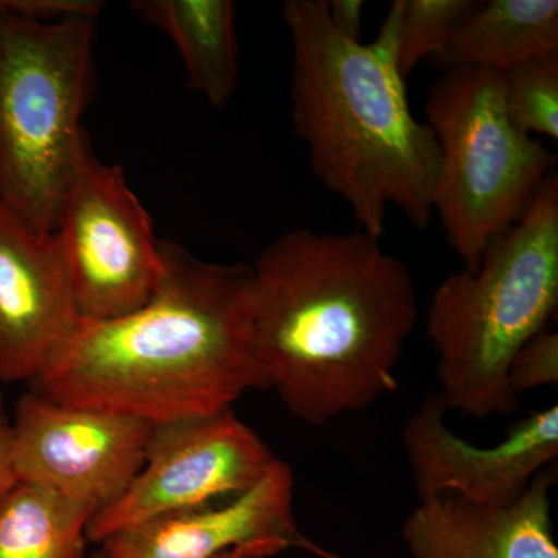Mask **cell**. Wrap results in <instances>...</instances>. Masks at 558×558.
<instances>
[{
	"instance_id": "obj_6",
	"label": "cell",
	"mask_w": 558,
	"mask_h": 558,
	"mask_svg": "<svg viewBox=\"0 0 558 558\" xmlns=\"http://www.w3.org/2000/svg\"><path fill=\"white\" fill-rule=\"evenodd\" d=\"M424 112L439 150L433 209L464 269H475L488 242L526 215L557 159L510 119L497 70H444Z\"/></svg>"
},
{
	"instance_id": "obj_23",
	"label": "cell",
	"mask_w": 558,
	"mask_h": 558,
	"mask_svg": "<svg viewBox=\"0 0 558 558\" xmlns=\"http://www.w3.org/2000/svg\"><path fill=\"white\" fill-rule=\"evenodd\" d=\"M301 550L314 554V556H317L318 558H347L340 556V554L332 553V550L322 548V546H318L317 543L312 542L310 538L306 539V543H304L303 549Z\"/></svg>"
},
{
	"instance_id": "obj_10",
	"label": "cell",
	"mask_w": 558,
	"mask_h": 558,
	"mask_svg": "<svg viewBox=\"0 0 558 558\" xmlns=\"http://www.w3.org/2000/svg\"><path fill=\"white\" fill-rule=\"evenodd\" d=\"M446 413L442 398L428 395L403 429L421 501L457 495L483 505H510L558 457L557 405L532 413L490 447L459 438Z\"/></svg>"
},
{
	"instance_id": "obj_4",
	"label": "cell",
	"mask_w": 558,
	"mask_h": 558,
	"mask_svg": "<svg viewBox=\"0 0 558 558\" xmlns=\"http://www.w3.org/2000/svg\"><path fill=\"white\" fill-rule=\"evenodd\" d=\"M558 307V174L550 172L526 215L488 242L475 269L440 282L427 312L447 410L510 414V363L546 329Z\"/></svg>"
},
{
	"instance_id": "obj_7",
	"label": "cell",
	"mask_w": 558,
	"mask_h": 558,
	"mask_svg": "<svg viewBox=\"0 0 558 558\" xmlns=\"http://www.w3.org/2000/svg\"><path fill=\"white\" fill-rule=\"evenodd\" d=\"M81 319L106 322L148 303L163 274L153 219L119 165L81 154L57 229Z\"/></svg>"
},
{
	"instance_id": "obj_12",
	"label": "cell",
	"mask_w": 558,
	"mask_h": 558,
	"mask_svg": "<svg viewBox=\"0 0 558 558\" xmlns=\"http://www.w3.org/2000/svg\"><path fill=\"white\" fill-rule=\"evenodd\" d=\"M81 323L57 233L0 202V380L32 384Z\"/></svg>"
},
{
	"instance_id": "obj_17",
	"label": "cell",
	"mask_w": 558,
	"mask_h": 558,
	"mask_svg": "<svg viewBox=\"0 0 558 558\" xmlns=\"http://www.w3.org/2000/svg\"><path fill=\"white\" fill-rule=\"evenodd\" d=\"M510 119L526 135L558 140V54L531 58L502 72Z\"/></svg>"
},
{
	"instance_id": "obj_18",
	"label": "cell",
	"mask_w": 558,
	"mask_h": 558,
	"mask_svg": "<svg viewBox=\"0 0 558 558\" xmlns=\"http://www.w3.org/2000/svg\"><path fill=\"white\" fill-rule=\"evenodd\" d=\"M475 0H399L398 69L403 80L429 60L475 9Z\"/></svg>"
},
{
	"instance_id": "obj_13",
	"label": "cell",
	"mask_w": 558,
	"mask_h": 558,
	"mask_svg": "<svg viewBox=\"0 0 558 558\" xmlns=\"http://www.w3.org/2000/svg\"><path fill=\"white\" fill-rule=\"evenodd\" d=\"M556 469L546 468L517 501L483 505L457 495L424 499L402 527L413 558H558L550 513Z\"/></svg>"
},
{
	"instance_id": "obj_19",
	"label": "cell",
	"mask_w": 558,
	"mask_h": 558,
	"mask_svg": "<svg viewBox=\"0 0 558 558\" xmlns=\"http://www.w3.org/2000/svg\"><path fill=\"white\" fill-rule=\"evenodd\" d=\"M510 391L520 400L524 392L558 381V333L545 329L517 352L509 366Z\"/></svg>"
},
{
	"instance_id": "obj_11",
	"label": "cell",
	"mask_w": 558,
	"mask_h": 558,
	"mask_svg": "<svg viewBox=\"0 0 558 558\" xmlns=\"http://www.w3.org/2000/svg\"><path fill=\"white\" fill-rule=\"evenodd\" d=\"M292 469L278 459L240 497L145 521L102 539L89 558H270L307 537L293 515Z\"/></svg>"
},
{
	"instance_id": "obj_24",
	"label": "cell",
	"mask_w": 558,
	"mask_h": 558,
	"mask_svg": "<svg viewBox=\"0 0 558 558\" xmlns=\"http://www.w3.org/2000/svg\"><path fill=\"white\" fill-rule=\"evenodd\" d=\"M0 407H3V398H2V395H0Z\"/></svg>"
},
{
	"instance_id": "obj_5",
	"label": "cell",
	"mask_w": 558,
	"mask_h": 558,
	"mask_svg": "<svg viewBox=\"0 0 558 558\" xmlns=\"http://www.w3.org/2000/svg\"><path fill=\"white\" fill-rule=\"evenodd\" d=\"M97 20L39 22L0 9V202L53 233L65 190L89 145Z\"/></svg>"
},
{
	"instance_id": "obj_8",
	"label": "cell",
	"mask_w": 558,
	"mask_h": 558,
	"mask_svg": "<svg viewBox=\"0 0 558 558\" xmlns=\"http://www.w3.org/2000/svg\"><path fill=\"white\" fill-rule=\"evenodd\" d=\"M278 459L233 409L154 424L138 475L117 501L95 513L87 539L98 545L145 521L240 497Z\"/></svg>"
},
{
	"instance_id": "obj_3",
	"label": "cell",
	"mask_w": 558,
	"mask_h": 558,
	"mask_svg": "<svg viewBox=\"0 0 558 558\" xmlns=\"http://www.w3.org/2000/svg\"><path fill=\"white\" fill-rule=\"evenodd\" d=\"M292 40L293 131L319 182L341 197L360 230L380 240L389 207L427 230L435 209L439 150L414 119L395 58L341 35L326 0H286Z\"/></svg>"
},
{
	"instance_id": "obj_9",
	"label": "cell",
	"mask_w": 558,
	"mask_h": 558,
	"mask_svg": "<svg viewBox=\"0 0 558 558\" xmlns=\"http://www.w3.org/2000/svg\"><path fill=\"white\" fill-rule=\"evenodd\" d=\"M153 425L116 411L51 402L31 389L10 421L14 480L51 488L97 513L138 475Z\"/></svg>"
},
{
	"instance_id": "obj_1",
	"label": "cell",
	"mask_w": 558,
	"mask_h": 558,
	"mask_svg": "<svg viewBox=\"0 0 558 558\" xmlns=\"http://www.w3.org/2000/svg\"><path fill=\"white\" fill-rule=\"evenodd\" d=\"M365 231H288L252 266V332L267 388L325 425L398 389L417 322L405 264Z\"/></svg>"
},
{
	"instance_id": "obj_21",
	"label": "cell",
	"mask_w": 558,
	"mask_h": 558,
	"mask_svg": "<svg viewBox=\"0 0 558 558\" xmlns=\"http://www.w3.org/2000/svg\"><path fill=\"white\" fill-rule=\"evenodd\" d=\"M329 20L333 27L352 40H360L363 14L366 5L363 0H326Z\"/></svg>"
},
{
	"instance_id": "obj_14",
	"label": "cell",
	"mask_w": 558,
	"mask_h": 558,
	"mask_svg": "<svg viewBox=\"0 0 558 558\" xmlns=\"http://www.w3.org/2000/svg\"><path fill=\"white\" fill-rule=\"evenodd\" d=\"M131 10L178 49L190 86L222 108L240 83L236 5L231 0H134Z\"/></svg>"
},
{
	"instance_id": "obj_20",
	"label": "cell",
	"mask_w": 558,
	"mask_h": 558,
	"mask_svg": "<svg viewBox=\"0 0 558 558\" xmlns=\"http://www.w3.org/2000/svg\"><path fill=\"white\" fill-rule=\"evenodd\" d=\"M0 9L39 22H60L75 17L98 20L105 7L98 0H0Z\"/></svg>"
},
{
	"instance_id": "obj_16",
	"label": "cell",
	"mask_w": 558,
	"mask_h": 558,
	"mask_svg": "<svg viewBox=\"0 0 558 558\" xmlns=\"http://www.w3.org/2000/svg\"><path fill=\"white\" fill-rule=\"evenodd\" d=\"M95 510L16 481L0 497V558H84Z\"/></svg>"
},
{
	"instance_id": "obj_2",
	"label": "cell",
	"mask_w": 558,
	"mask_h": 558,
	"mask_svg": "<svg viewBox=\"0 0 558 558\" xmlns=\"http://www.w3.org/2000/svg\"><path fill=\"white\" fill-rule=\"evenodd\" d=\"M161 256L148 303L106 322L81 319L32 391L163 424L269 389L253 344L252 267L209 263L171 241H161Z\"/></svg>"
},
{
	"instance_id": "obj_15",
	"label": "cell",
	"mask_w": 558,
	"mask_h": 558,
	"mask_svg": "<svg viewBox=\"0 0 558 558\" xmlns=\"http://www.w3.org/2000/svg\"><path fill=\"white\" fill-rule=\"evenodd\" d=\"M543 54H558L557 0H488L476 3L429 61L442 70L505 72Z\"/></svg>"
},
{
	"instance_id": "obj_22",
	"label": "cell",
	"mask_w": 558,
	"mask_h": 558,
	"mask_svg": "<svg viewBox=\"0 0 558 558\" xmlns=\"http://www.w3.org/2000/svg\"><path fill=\"white\" fill-rule=\"evenodd\" d=\"M14 483L16 480L11 469L10 458V418L3 413V407H0V497Z\"/></svg>"
}]
</instances>
